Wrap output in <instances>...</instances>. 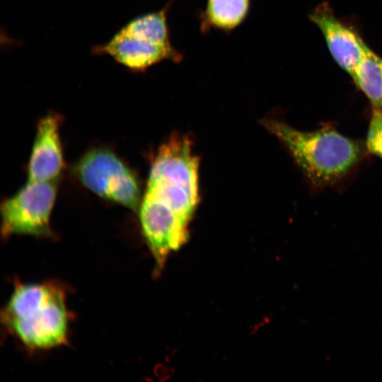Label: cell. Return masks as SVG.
<instances>
[{"instance_id":"30bf717a","label":"cell","mask_w":382,"mask_h":382,"mask_svg":"<svg viewBox=\"0 0 382 382\" xmlns=\"http://www.w3.org/2000/svg\"><path fill=\"white\" fill-rule=\"evenodd\" d=\"M351 76L374 108H382V59L366 47Z\"/></svg>"},{"instance_id":"7a4b0ae2","label":"cell","mask_w":382,"mask_h":382,"mask_svg":"<svg viewBox=\"0 0 382 382\" xmlns=\"http://www.w3.org/2000/svg\"><path fill=\"white\" fill-rule=\"evenodd\" d=\"M66 291L57 281L16 280L1 313L6 330L30 350H47L67 344L71 314Z\"/></svg>"},{"instance_id":"8992f818","label":"cell","mask_w":382,"mask_h":382,"mask_svg":"<svg viewBox=\"0 0 382 382\" xmlns=\"http://www.w3.org/2000/svg\"><path fill=\"white\" fill-rule=\"evenodd\" d=\"M91 53L107 55L134 73H142L165 60L179 62L183 54L172 44H158L132 37L120 29L106 42L92 47Z\"/></svg>"},{"instance_id":"277c9868","label":"cell","mask_w":382,"mask_h":382,"mask_svg":"<svg viewBox=\"0 0 382 382\" xmlns=\"http://www.w3.org/2000/svg\"><path fill=\"white\" fill-rule=\"evenodd\" d=\"M75 174L96 195L138 211L142 199L138 180L111 150L96 148L88 151L77 163Z\"/></svg>"},{"instance_id":"5b68a950","label":"cell","mask_w":382,"mask_h":382,"mask_svg":"<svg viewBox=\"0 0 382 382\" xmlns=\"http://www.w3.org/2000/svg\"><path fill=\"white\" fill-rule=\"evenodd\" d=\"M57 191V180L31 181L1 205V235L52 236L51 213Z\"/></svg>"},{"instance_id":"ba28073f","label":"cell","mask_w":382,"mask_h":382,"mask_svg":"<svg viewBox=\"0 0 382 382\" xmlns=\"http://www.w3.org/2000/svg\"><path fill=\"white\" fill-rule=\"evenodd\" d=\"M60 119L50 113L38 123L28 167V180H57L64 168Z\"/></svg>"},{"instance_id":"6da1fadb","label":"cell","mask_w":382,"mask_h":382,"mask_svg":"<svg viewBox=\"0 0 382 382\" xmlns=\"http://www.w3.org/2000/svg\"><path fill=\"white\" fill-rule=\"evenodd\" d=\"M199 161L190 141L175 135L153 160L139 220L152 230L183 245L199 201Z\"/></svg>"},{"instance_id":"9c48e42d","label":"cell","mask_w":382,"mask_h":382,"mask_svg":"<svg viewBox=\"0 0 382 382\" xmlns=\"http://www.w3.org/2000/svg\"><path fill=\"white\" fill-rule=\"evenodd\" d=\"M250 0H207L202 14V29L231 31L246 18Z\"/></svg>"},{"instance_id":"52a82bcc","label":"cell","mask_w":382,"mask_h":382,"mask_svg":"<svg viewBox=\"0 0 382 382\" xmlns=\"http://www.w3.org/2000/svg\"><path fill=\"white\" fill-rule=\"evenodd\" d=\"M310 18L322 33L335 62L351 76L367 45L324 4L315 9L310 15Z\"/></svg>"},{"instance_id":"8fae6325","label":"cell","mask_w":382,"mask_h":382,"mask_svg":"<svg viewBox=\"0 0 382 382\" xmlns=\"http://www.w3.org/2000/svg\"><path fill=\"white\" fill-rule=\"evenodd\" d=\"M366 145L373 154L382 158V109L374 108L369 122Z\"/></svg>"},{"instance_id":"3957f363","label":"cell","mask_w":382,"mask_h":382,"mask_svg":"<svg viewBox=\"0 0 382 382\" xmlns=\"http://www.w3.org/2000/svg\"><path fill=\"white\" fill-rule=\"evenodd\" d=\"M266 127L286 147L307 178L316 185L340 179L360 156L357 142L332 129L304 132L275 120L267 121Z\"/></svg>"}]
</instances>
